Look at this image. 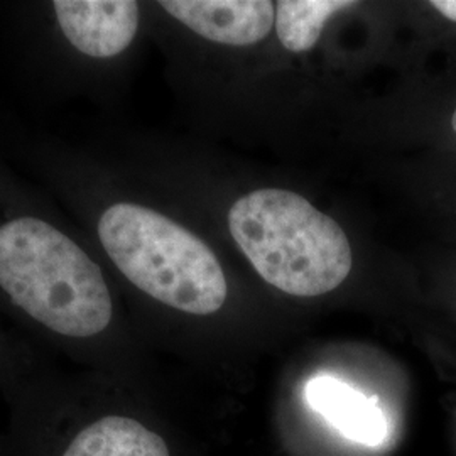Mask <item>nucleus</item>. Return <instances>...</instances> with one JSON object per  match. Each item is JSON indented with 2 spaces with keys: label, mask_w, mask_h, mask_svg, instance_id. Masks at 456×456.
<instances>
[{
  "label": "nucleus",
  "mask_w": 456,
  "mask_h": 456,
  "mask_svg": "<svg viewBox=\"0 0 456 456\" xmlns=\"http://www.w3.org/2000/svg\"><path fill=\"white\" fill-rule=\"evenodd\" d=\"M355 5L350 0H281L274 20L277 37L284 48L305 53L314 48L330 17Z\"/></svg>",
  "instance_id": "0eeeda50"
},
{
  "label": "nucleus",
  "mask_w": 456,
  "mask_h": 456,
  "mask_svg": "<svg viewBox=\"0 0 456 456\" xmlns=\"http://www.w3.org/2000/svg\"><path fill=\"white\" fill-rule=\"evenodd\" d=\"M431 5L446 19L456 22V0H433Z\"/></svg>",
  "instance_id": "1a4fd4ad"
},
{
  "label": "nucleus",
  "mask_w": 456,
  "mask_h": 456,
  "mask_svg": "<svg viewBox=\"0 0 456 456\" xmlns=\"http://www.w3.org/2000/svg\"><path fill=\"white\" fill-rule=\"evenodd\" d=\"M306 403L346 440L379 446L387 436V421L377 397L331 375H316L306 384Z\"/></svg>",
  "instance_id": "423d86ee"
},
{
  "label": "nucleus",
  "mask_w": 456,
  "mask_h": 456,
  "mask_svg": "<svg viewBox=\"0 0 456 456\" xmlns=\"http://www.w3.org/2000/svg\"><path fill=\"white\" fill-rule=\"evenodd\" d=\"M118 288L82 230L0 147V320L77 369L124 380Z\"/></svg>",
  "instance_id": "f257e3e1"
},
{
  "label": "nucleus",
  "mask_w": 456,
  "mask_h": 456,
  "mask_svg": "<svg viewBox=\"0 0 456 456\" xmlns=\"http://www.w3.org/2000/svg\"><path fill=\"white\" fill-rule=\"evenodd\" d=\"M156 5L188 33L224 46L256 45L276 20V5L267 0H161Z\"/></svg>",
  "instance_id": "39448f33"
},
{
  "label": "nucleus",
  "mask_w": 456,
  "mask_h": 456,
  "mask_svg": "<svg viewBox=\"0 0 456 456\" xmlns=\"http://www.w3.org/2000/svg\"><path fill=\"white\" fill-rule=\"evenodd\" d=\"M45 360L33 343L22 338L0 320V395L12 391L17 384L31 374Z\"/></svg>",
  "instance_id": "6e6552de"
},
{
  "label": "nucleus",
  "mask_w": 456,
  "mask_h": 456,
  "mask_svg": "<svg viewBox=\"0 0 456 456\" xmlns=\"http://www.w3.org/2000/svg\"><path fill=\"white\" fill-rule=\"evenodd\" d=\"M114 377L45 360L4 395L0 456H175L161 429L131 409Z\"/></svg>",
  "instance_id": "f03ea898"
},
{
  "label": "nucleus",
  "mask_w": 456,
  "mask_h": 456,
  "mask_svg": "<svg viewBox=\"0 0 456 456\" xmlns=\"http://www.w3.org/2000/svg\"><path fill=\"white\" fill-rule=\"evenodd\" d=\"M452 127H453V131L456 132V110L455 114H453V117H452Z\"/></svg>",
  "instance_id": "9d476101"
},
{
  "label": "nucleus",
  "mask_w": 456,
  "mask_h": 456,
  "mask_svg": "<svg viewBox=\"0 0 456 456\" xmlns=\"http://www.w3.org/2000/svg\"><path fill=\"white\" fill-rule=\"evenodd\" d=\"M228 230L259 276L282 293L322 296L352 271L342 227L291 191L267 188L239 198L228 210Z\"/></svg>",
  "instance_id": "20e7f679"
},
{
  "label": "nucleus",
  "mask_w": 456,
  "mask_h": 456,
  "mask_svg": "<svg viewBox=\"0 0 456 456\" xmlns=\"http://www.w3.org/2000/svg\"><path fill=\"white\" fill-rule=\"evenodd\" d=\"M135 0H34L11 5L22 60L51 90L97 102L137 43Z\"/></svg>",
  "instance_id": "7ed1b4c3"
}]
</instances>
